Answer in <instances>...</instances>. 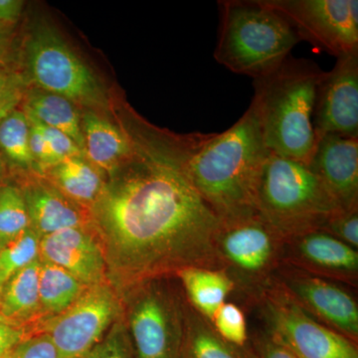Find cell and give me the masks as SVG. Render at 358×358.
Returning a JSON list of instances; mask_svg holds the SVG:
<instances>
[{
    "mask_svg": "<svg viewBox=\"0 0 358 358\" xmlns=\"http://www.w3.org/2000/svg\"><path fill=\"white\" fill-rule=\"evenodd\" d=\"M126 129L133 154L90 209L109 262L134 284L188 267L222 270L216 251L220 219L186 169L206 134H173L136 115Z\"/></svg>",
    "mask_w": 358,
    "mask_h": 358,
    "instance_id": "1",
    "label": "cell"
},
{
    "mask_svg": "<svg viewBox=\"0 0 358 358\" xmlns=\"http://www.w3.org/2000/svg\"><path fill=\"white\" fill-rule=\"evenodd\" d=\"M271 155L252 103L223 133L206 134L187 162L195 189L220 220L257 211V186Z\"/></svg>",
    "mask_w": 358,
    "mask_h": 358,
    "instance_id": "2",
    "label": "cell"
},
{
    "mask_svg": "<svg viewBox=\"0 0 358 358\" xmlns=\"http://www.w3.org/2000/svg\"><path fill=\"white\" fill-rule=\"evenodd\" d=\"M324 75L313 61L291 55L270 74L254 80L251 103L271 154L308 164L317 143L313 113Z\"/></svg>",
    "mask_w": 358,
    "mask_h": 358,
    "instance_id": "3",
    "label": "cell"
},
{
    "mask_svg": "<svg viewBox=\"0 0 358 358\" xmlns=\"http://www.w3.org/2000/svg\"><path fill=\"white\" fill-rule=\"evenodd\" d=\"M220 24L214 58L236 74L259 79L291 56L301 42L288 20L264 0L219 1Z\"/></svg>",
    "mask_w": 358,
    "mask_h": 358,
    "instance_id": "4",
    "label": "cell"
},
{
    "mask_svg": "<svg viewBox=\"0 0 358 358\" xmlns=\"http://www.w3.org/2000/svg\"><path fill=\"white\" fill-rule=\"evenodd\" d=\"M256 210L282 238L322 230L343 211L308 164L271 154L257 186Z\"/></svg>",
    "mask_w": 358,
    "mask_h": 358,
    "instance_id": "5",
    "label": "cell"
},
{
    "mask_svg": "<svg viewBox=\"0 0 358 358\" xmlns=\"http://www.w3.org/2000/svg\"><path fill=\"white\" fill-rule=\"evenodd\" d=\"M285 239L257 211L220 220L216 251L221 268L255 303L282 265Z\"/></svg>",
    "mask_w": 358,
    "mask_h": 358,
    "instance_id": "6",
    "label": "cell"
},
{
    "mask_svg": "<svg viewBox=\"0 0 358 358\" xmlns=\"http://www.w3.org/2000/svg\"><path fill=\"white\" fill-rule=\"evenodd\" d=\"M26 74L41 91L90 110H107L103 85L53 28L38 25L26 40Z\"/></svg>",
    "mask_w": 358,
    "mask_h": 358,
    "instance_id": "7",
    "label": "cell"
},
{
    "mask_svg": "<svg viewBox=\"0 0 358 358\" xmlns=\"http://www.w3.org/2000/svg\"><path fill=\"white\" fill-rule=\"evenodd\" d=\"M255 305L266 331L298 358H358L357 343L320 324L303 312L274 282Z\"/></svg>",
    "mask_w": 358,
    "mask_h": 358,
    "instance_id": "8",
    "label": "cell"
},
{
    "mask_svg": "<svg viewBox=\"0 0 358 358\" xmlns=\"http://www.w3.org/2000/svg\"><path fill=\"white\" fill-rule=\"evenodd\" d=\"M129 313L128 329L136 358H179L185 305L152 280L140 282Z\"/></svg>",
    "mask_w": 358,
    "mask_h": 358,
    "instance_id": "9",
    "label": "cell"
},
{
    "mask_svg": "<svg viewBox=\"0 0 358 358\" xmlns=\"http://www.w3.org/2000/svg\"><path fill=\"white\" fill-rule=\"evenodd\" d=\"M284 16L301 41L336 56L358 53L357 0H264Z\"/></svg>",
    "mask_w": 358,
    "mask_h": 358,
    "instance_id": "10",
    "label": "cell"
},
{
    "mask_svg": "<svg viewBox=\"0 0 358 358\" xmlns=\"http://www.w3.org/2000/svg\"><path fill=\"white\" fill-rule=\"evenodd\" d=\"M117 294L105 282L87 287L65 312L44 329L60 358H81L98 345L121 315Z\"/></svg>",
    "mask_w": 358,
    "mask_h": 358,
    "instance_id": "11",
    "label": "cell"
},
{
    "mask_svg": "<svg viewBox=\"0 0 358 358\" xmlns=\"http://www.w3.org/2000/svg\"><path fill=\"white\" fill-rule=\"evenodd\" d=\"M273 282L303 312L357 343V301L343 285L285 264L275 273Z\"/></svg>",
    "mask_w": 358,
    "mask_h": 358,
    "instance_id": "12",
    "label": "cell"
},
{
    "mask_svg": "<svg viewBox=\"0 0 358 358\" xmlns=\"http://www.w3.org/2000/svg\"><path fill=\"white\" fill-rule=\"evenodd\" d=\"M336 59L317 88L313 113L317 140L327 134L358 138V53Z\"/></svg>",
    "mask_w": 358,
    "mask_h": 358,
    "instance_id": "13",
    "label": "cell"
},
{
    "mask_svg": "<svg viewBox=\"0 0 358 358\" xmlns=\"http://www.w3.org/2000/svg\"><path fill=\"white\" fill-rule=\"evenodd\" d=\"M282 264L339 284L357 287V250L322 230L286 240Z\"/></svg>",
    "mask_w": 358,
    "mask_h": 358,
    "instance_id": "14",
    "label": "cell"
},
{
    "mask_svg": "<svg viewBox=\"0 0 358 358\" xmlns=\"http://www.w3.org/2000/svg\"><path fill=\"white\" fill-rule=\"evenodd\" d=\"M343 211L358 208V138L320 136L308 164Z\"/></svg>",
    "mask_w": 358,
    "mask_h": 358,
    "instance_id": "15",
    "label": "cell"
},
{
    "mask_svg": "<svg viewBox=\"0 0 358 358\" xmlns=\"http://www.w3.org/2000/svg\"><path fill=\"white\" fill-rule=\"evenodd\" d=\"M40 259L65 268L85 286L103 282L105 252L85 227L68 228L41 238Z\"/></svg>",
    "mask_w": 358,
    "mask_h": 358,
    "instance_id": "16",
    "label": "cell"
},
{
    "mask_svg": "<svg viewBox=\"0 0 358 358\" xmlns=\"http://www.w3.org/2000/svg\"><path fill=\"white\" fill-rule=\"evenodd\" d=\"M21 192L27 206L30 228L40 239L68 228L85 227L87 216L81 206L50 182L34 181Z\"/></svg>",
    "mask_w": 358,
    "mask_h": 358,
    "instance_id": "17",
    "label": "cell"
},
{
    "mask_svg": "<svg viewBox=\"0 0 358 358\" xmlns=\"http://www.w3.org/2000/svg\"><path fill=\"white\" fill-rule=\"evenodd\" d=\"M86 159L110 176L133 154L134 143L127 129L115 126L95 110L82 115Z\"/></svg>",
    "mask_w": 358,
    "mask_h": 358,
    "instance_id": "18",
    "label": "cell"
},
{
    "mask_svg": "<svg viewBox=\"0 0 358 358\" xmlns=\"http://www.w3.org/2000/svg\"><path fill=\"white\" fill-rule=\"evenodd\" d=\"M183 339L179 358H257L251 345L240 348L221 338L211 322L185 303Z\"/></svg>",
    "mask_w": 358,
    "mask_h": 358,
    "instance_id": "19",
    "label": "cell"
},
{
    "mask_svg": "<svg viewBox=\"0 0 358 358\" xmlns=\"http://www.w3.org/2000/svg\"><path fill=\"white\" fill-rule=\"evenodd\" d=\"M176 275L185 289L186 301L209 322L235 291L234 282L221 268L188 267L179 270Z\"/></svg>",
    "mask_w": 358,
    "mask_h": 358,
    "instance_id": "20",
    "label": "cell"
},
{
    "mask_svg": "<svg viewBox=\"0 0 358 358\" xmlns=\"http://www.w3.org/2000/svg\"><path fill=\"white\" fill-rule=\"evenodd\" d=\"M49 182L80 206H93L105 187L103 174L86 157H68L44 171Z\"/></svg>",
    "mask_w": 358,
    "mask_h": 358,
    "instance_id": "21",
    "label": "cell"
},
{
    "mask_svg": "<svg viewBox=\"0 0 358 358\" xmlns=\"http://www.w3.org/2000/svg\"><path fill=\"white\" fill-rule=\"evenodd\" d=\"M23 112L49 128L58 129L76 143L84 152L82 115L74 103L64 96L39 91L25 96ZM85 154V152H84Z\"/></svg>",
    "mask_w": 358,
    "mask_h": 358,
    "instance_id": "22",
    "label": "cell"
},
{
    "mask_svg": "<svg viewBox=\"0 0 358 358\" xmlns=\"http://www.w3.org/2000/svg\"><path fill=\"white\" fill-rule=\"evenodd\" d=\"M40 258L7 280L0 293V313L7 320L27 319L40 308Z\"/></svg>",
    "mask_w": 358,
    "mask_h": 358,
    "instance_id": "23",
    "label": "cell"
},
{
    "mask_svg": "<svg viewBox=\"0 0 358 358\" xmlns=\"http://www.w3.org/2000/svg\"><path fill=\"white\" fill-rule=\"evenodd\" d=\"M40 261V308L56 317L70 308L87 286L65 268L42 259Z\"/></svg>",
    "mask_w": 358,
    "mask_h": 358,
    "instance_id": "24",
    "label": "cell"
},
{
    "mask_svg": "<svg viewBox=\"0 0 358 358\" xmlns=\"http://www.w3.org/2000/svg\"><path fill=\"white\" fill-rule=\"evenodd\" d=\"M0 155L21 171L37 167L30 152L29 122L23 110H14L0 122Z\"/></svg>",
    "mask_w": 358,
    "mask_h": 358,
    "instance_id": "25",
    "label": "cell"
},
{
    "mask_svg": "<svg viewBox=\"0 0 358 358\" xmlns=\"http://www.w3.org/2000/svg\"><path fill=\"white\" fill-rule=\"evenodd\" d=\"M30 228L29 215L21 188L8 185L0 188V247Z\"/></svg>",
    "mask_w": 358,
    "mask_h": 358,
    "instance_id": "26",
    "label": "cell"
},
{
    "mask_svg": "<svg viewBox=\"0 0 358 358\" xmlns=\"http://www.w3.org/2000/svg\"><path fill=\"white\" fill-rule=\"evenodd\" d=\"M40 258V237L31 228L0 247V282L7 280L20 270Z\"/></svg>",
    "mask_w": 358,
    "mask_h": 358,
    "instance_id": "27",
    "label": "cell"
},
{
    "mask_svg": "<svg viewBox=\"0 0 358 358\" xmlns=\"http://www.w3.org/2000/svg\"><path fill=\"white\" fill-rule=\"evenodd\" d=\"M221 338L240 348L249 345L248 329L244 310L233 303H224L211 320Z\"/></svg>",
    "mask_w": 358,
    "mask_h": 358,
    "instance_id": "28",
    "label": "cell"
},
{
    "mask_svg": "<svg viewBox=\"0 0 358 358\" xmlns=\"http://www.w3.org/2000/svg\"><path fill=\"white\" fill-rule=\"evenodd\" d=\"M81 358H136L126 324L117 320L105 338Z\"/></svg>",
    "mask_w": 358,
    "mask_h": 358,
    "instance_id": "29",
    "label": "cell"
},
{
    "mask_svg": "<svg viewBox=\"0 0 358 358\" xmlns=\"http://www.w3.org/2000/svg\"><path fill=\"white\" fill-rule=\"evenodd\" d=\"M26 96V79L18 71L0 68V122L17 109Z\"/></svg>",
    "mask_w": 358,
    "mask_h": 358,
    "instance_id": "30",
    "label": "cell"
},
{
    "mask_svg": "<svg viewBox=\"0 0 358 358\" xmlns=\"http://www.w3.org/2000/svg\"><path fill=\"white\" fill-rule=\"evenodd\" d=\"M322 231L357 250L358 208L336 212L327 220Z\"/></svg>",
    "mask_w": 358,
    "mask_h": 358,
    "instance_id": "31",
    "label": "cell"
},
{
    "mask_svg": "<svg viewBox=\"0 0 358 358\" xmlns=\"http://www.w3.org/2000/svg\"><path fill=\"white\" fill-rule=\"evenodd\" d=\"M2 358H60L55 346L43 333L22 339Z\"/></svg>",
    "mask_w": 358,
    "mask_h": 358,
    "instance_id": "32",
    "label": "cell"
},
{
    "mask_svg": "<svg viewBox=\"0 0 358 358\" xmlns=\"http://www.w3.org/2000/svg\"><path fill=\"white\" fill-rule=\"evenodd\" d=\"M38 122L40 129H41L42 133L44 134L45 138H46L51 154L53 155V159L55 160L56 164L60 162L61 160L68 159V157H86L83 150L78 147L76 143L69 138L67 134L58 131V129L44 126L40 122Z\"/></svg>",
    "mask_w": 358,
    "mask_h": 358,
    "instance_id": "33",
    "label": "cell"
},
{
    "mask_svg": "<svg viewBox=\"0 0 358 358\" xmlns=\"http://www.w3.org/2000/svg\"><path fill=\"white\" fill-rule=\"evenodd\" d=\"M26 117H27L28 122H29L30 152H31L37 169L45 171L49 167L55 166V160H54L53 155L51 154L46 138H45L44 134L42 133L41 129H40L39 122L30 115H26Z\"/></svg>",
    "mask_w": 358,
    "mask_h": 358,
    "instance_id": "34",
    "label": "cell"
},
{
    "mask_svg": "<svg viewBox=\"0 0 358 358\" xmlns=\"http://www.w3.org/2000/svg\"><path fill=\"white\" fill-rule=\"evenodd\" d=\"M251 348L257 358H298L266 331L254 334Z\"/></svg>",
    "mask_w": 358,
    "mask_h": 358,
    "instance_id": "35",
    "label": "cell"
},
{
    "mask_svg": "<svg viewBox=\"0 0 358 358\" xmlns=\"http://www.w3.org/2000/svg\"><path fill=\"white\" fill-rule=\"evenodd\" d=\"M24 333L18 327L11 326L9 322H0V358L24 339Z\"/></svg>",
    "mask_w": 358,
    "mask_h": 358,
    "instance_id": "36",
    "label": "cell"
},
{
    "mask_svg": "<svg viewBox=\"0 0 358 358\" xmlns=\"http://www.w3.org/2000/svg\"><path fill=\"white\" fill-rule=\"evenodd\" d=\"M24 1L22 0H0V26L10 28L20 20Z\"/></svg>",
    "mask_w": 358,
    "mask_h": 358,
    "instance_id": "37",
    "label": "cell"
},
{
    "mask_svg": "<svg viewBox=\"0 0 358 358\" xmlns=\"http://www.w3.org/2000/svg\"><path fill=\"white\" fill-rule=\"evenodd\" d=\"M8 49V28L0 26V68H2Z\"/></svg>",
    "mask_w": 358,
    "mask_h": 358,
    "instance_id": "38",
    "label": "cell"
},
{
    "mask_svg": "<svg viewBox=\"0 0 358 358\" xmlns=\"http://www.w3.org/2000/svg\"><path fill=\"white\" fill-rule=\"evenodd\" d=\"M0 322H8V320H7L6 317L0 313Z\"/></svg>",
    "mask_w": 358,
    "mask_h": 358,
    "instance_id": "39",
    "label": "cell"
},
{
    "mask_svg": "<svg viewBox=\"0 0 358 358\" xmlns=\"http://www.w3.org/2000/svg\"><path fill=\"white\" fill-rule=\"evenodd\" d=\"M1 167H2L1 159H0V176H1Z\"/></svg>",
    "mask_w": 358,
    "mask_h": 358,
    "instance_id": "40",
    "label": "cell"
},
{
    "mask_svg": "<svg viewBox=\"0 0 358 358\" xmlns=\"http://www.w3.org/2000/svg\"><path fill=\"white\" fill-rule=\"evenodd\" d=\"M2 287H3V285L0 282V293H1Z\"/></svg>",
    "mask_w": 358,
    "mask_h": 358,
    "instance_id": "41",
    "label": "cell"
}]
</instances>
